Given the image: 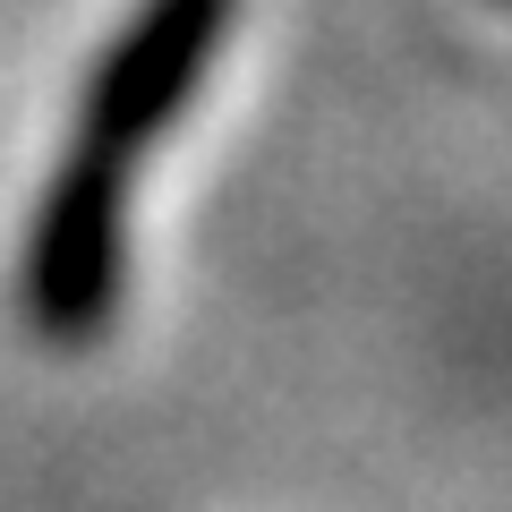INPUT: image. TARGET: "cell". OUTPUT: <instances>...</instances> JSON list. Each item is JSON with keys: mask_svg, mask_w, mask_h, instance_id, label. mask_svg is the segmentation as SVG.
Returning <instances> with one entry per match:
<instances>
[{"mask_svg": "<svg viewBox=\"0 0 512 512\" xmlns=\"http://www.w3.org/2000/svg\"><path fill=\"white\" fill-rule=\"evenodd\" d=\"M231 18H239V0H137L128 26L111 35V52L86 69L77 128H69L77 163H103V171L137 180V154L163 128H180V111L205 86Z\"/></svg>", "mask_w": 512, "mask_h": 512, "instance_id": "obj_1", "label": "cell"}, {"mask_svg": "<svg viewBox=\"0 0 512 512\" xmlns=\"http://www.w3.org/2000/svg\"><path fill=\"white\" fill-rule=\"evenodd\" d=\"M120 291H128V171L60 154V171L35 197V222H26L18 265L26 325L60 350H86L111 333Z\"/></svg>", "mask_w": 512, "mask_h": 512, "instance_id": "obj_2", "label": "cell"}]
</instances>
